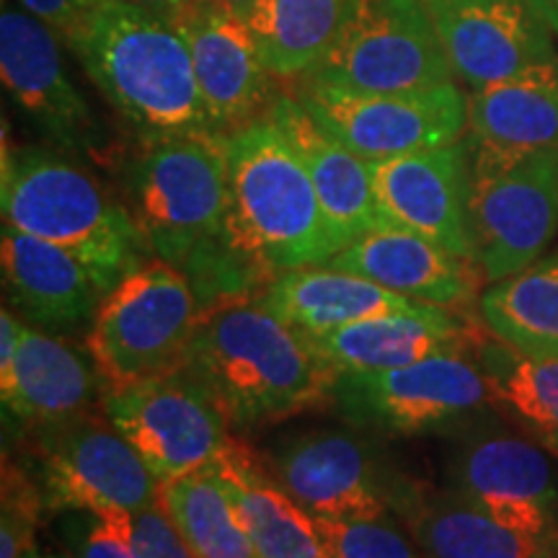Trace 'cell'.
<instances>
[{
	"label": "cell",
	"instance_id": "obj_1",
	"mask_svg": "<svg viewBox=\"0 0 558 558\" xmlns=\"http://www.w3.org/2000/svg\"><path fill=\"white\" fill-rule=\"evenodd\" d=\"M184 367L218 401L228 424L256 429L331 403L337 369L259 295L202 313Z\"/></svg>",
	"mask_w": 558,
	"mask_h": 558
},
{
	"label": "cell",
	"instance_id": "obj_2",
	"mask_svg": "<svg viewBox=\"0 0 558 558\" xmlns=\"http://www.w3.org/2000/svg\"><path fill=\"white\" fill-rule=\"evenodd\" d=\"M65 45L143 143L218 132L173 21L128 0H104Z\"/></svg>",
	"mask_w": 558,
	"mask_h": 558
},
{
	"label": "cell",
	"instance_id": "obj_3",
	"mask_svg": "<svg viewBox=\"0 0 558 558\" xmlns=\"http://www.w3.org/2000/svg\"><path fill=\"white\" fill-rule=\"evenodd\" d=\"M226 153V241L235 254L269 279L339 254L303 158L267 114L228 132Z\"/></svg>",
	"mask_w": 558,
	"mask_h": 558
},
{
	"label": "cell",
	"instance_id": "obj_4",
	"mask_svg": "<svg viewBox=\"0 0 558 558\" xmlns=\"http://www.w3.org/2000/svg\"><path fill=\"white\" fill-rule=\"evenodd\" d=\"M0 205L5 226L65 248L104 295L145 262L148 246L128 205L60 150L3 145Z\"/></svg>",
	"mask_w": 558,
	"mask_h": 558
},
{
	"label": "cell",
	"instance_id": "obj_5",
	"mask_svg": "<svg viewBox=\"0 0 558 558\" xmlns=\"http://www.w3.org/2000/svg\"><path fill=\"white\" fill-rule=\"evenodd\" d=\"M124 197L148 251L181 269L202 248L226 241V135L194 132L143 143L124 169Z\"/></svg>",
	"mask_w": 558,
	"mask_h": 558
},
{
	"label": "cell",
	"instance_id": "obj_6",
	"mask_svg": "<svg viewBox=\"0 0 558 558\" xmlns=\"http://www.w3.org/2000/svg\"><path fill=\"white\" fill-rule=\"evenodd\" d=\"M202 305L184 271L145 259L104 295L88 331L101 380L124 386L184 365Z\"/></svg>",
	"mask_w": 558,
	"mask_h": 558
},
{
	"label": "cell",
	"instance_id": "obj_7",
	"mask_svg": "<svg viewBox=\"0 0 558 558\" xmlns=\"http://www.w3.org/2000/svg\"><path fill=\"white\" fill-rule=\"evenodd\" d=\"M471 145L473 262L488 282L541 259L558 230V148Z\"/></svg>",
	"mask_w": 558,
	"mask_h": 558
},
{
	"label": "cell",
	"instance_id": "obj_8",
	"mask_svg": "<svg viewBox=\"0 0 558 558\" xmlns=\"http://www.w3.org/2000/svg\"><path fill=\"white\" fill-rule=\"evenodd\" d=\"M305 81L401 94L456 83V75L424 0H354L344 29Z\"/></svg>",
	"mask_w": 558,
	"mask_h": 558
},
{
	"label": "cell",
	"instance_id": "obj_9",
	"mask_svg": "<svg viewBox=\"0 0 558 558\" xmlns=\"http://www.w3.org/2000/svg\"><path fill=\"white\" fill-rule=\"evenodd\" d=\"M41 497L52 512H104L158 505L160 481L130 439L94 411L32 427Z\"/></svg>",
	"mask_w": 558,
	"mask_h": 558
},
{
	"label": "cell",
	"instance_id": "obj_10",
	"mask_svg": "<svg viewBox=\"0 0 558 558\" xmlns=\"http://www.w3.org/2000/svg\"><path fill=\"white\" fill-rule=\"evenodd\" d=\"M484 369L458 352L375 373H341L331 403L354 429L429 435L463 427L492 401Z\"/></svg>",
	"mask_w": 558,
	"mask_h": 558
},
{
	"label": "cell",
	"instance_id": "obj_11",
	"mask_svg": "<svg viewBox=\"0 0 558 558\" xmlns=\"http://www.w3.org/2000/svg\"><path fill=\"white\" fill-rule=\"evenodd\" d=\"M101 403L158 481L213 463L233 442L218 401L184 365L109 386Z\"/></svg>",
	"mask_w": 558,
	"mask_h": 558
},
{
	"label": "cell",
	"instance_id": "obj_12",
	"mask_svg": "<svg viewBox=\"0 0 558 558\" xmlns=\"http://www.w3.org/2000/svg\"><path fill=\"white\" fill-rule=\"evenodd\" d=\"M298 99L313 120L365 160L442 148L469 128V96L456 83L401 94H360L305 81Z\"/></svg>",
	"mask_w": 558,
	"mask_h": 558
},
{
	"label": "cell",
	"instance_id": "obj_13",
	"mask_svg": "<svg viewBox=\"0 0 558 558\" xmlns=\"http://www.w3.org/2000/svg\"><path fill=\"white\" fill-rule=\"evenodd\" d=\"M0 75L16 109L54 148L101 156L107 135L68 75L60 37L9 0L0 13Z\"/></svg>",
	"mask_w": 558,
	"mask_h": 558
},
{
	"label": "cell",
	"instance_id": "obj_14",
	"mask_svg": "<svg viewBox=\"0 0 558 558\" xmlns=\"http://www.w3.org/2000/svg\"><path fill=\"white\" fill-rule=\"evenodd\" d=\"M279 486L320 518H380L396 514L409 481L390 473L378 450L347 429H311L269 452Z\"/></svg>",
	"mask_w": 558,
	"mask_h": 558
},
{
	"label": "cell",
	"instance_id": "obj_15",
	"mask_svg": "<svg viewBox=\"0 0 558 558\" xmlns=\"http://www.w3.org/2000/svg\"><path fill=\"white\" fill-rule=\"evenodd\" d=\"M367 163L388 226L424 235L460 259L473 262L469 137Z\"/></svg>",
	"mask_w": 558,
	"mask_h": 558
},
{
	"label": "cell",
	"instance_id": "obj_16",
	"mask_svg": "<svg viewBox=\"0 0 558 558\" xmlns=\"http://www.w3.org/2000/svg\"><path fill=\"white\" fill-rule=\"evenodd\" d=\"M429 11L452 75L471 90L558 60L554 29L527 0H469Z\"/></svg>",
	"mask_w": 558,
	"mask_h": 558
},
{
	"label": "cell",
	"instance_id": "obj_17",
	"mask_svg": "<svg viewBox=\"0 0 558 558\" xmlns=\"http://www.w3.org/2000/svg\"><path fill=\"white\" fill-rule=\"evenodd\" d=\"M450 492L501 525L550 533L558 530V486L548 458L527 439L481 435L450 460Z\"/></svg>",
	"mask_w": 558,
	"mask_h": 558
},
{
	"label": "cell",
	"instance_id": "obj_18",
	"mask_svg": "<svg viewBox=\"0 0 558 558\" xmlns=\"http://www.w3.org/2000/svg\"><path fill=\"white\" fill-rule=\"evenodd\" d=\"M192 52L202 99L220 135L259 120L275 99L254 32L241 13L194 3L177 21Z\"/></svg>",
	"mask_w": 558,
	"mask_h": 558
},
{
	"label": "cell",
	"instance_id": "obj_19",
	"mask_svg": "<svg viewBox=\"0 0 558 558\" xmlns=\"http://www.w3.org/2000/svg\"><path fill=\"white\" fill-rule=\"evenodd\" d=\"M264 114L290 137L303 158L339 251L369 230L388 226L375 199L367 160L320 128L298 96L275 94Z\"/></svg>",
	"mask_w": 558,
	"mask_h": 558
},
{
	"label": "cell",
	"instance_id": "obj_20",
	"mask_svg": "<svg viewBox=\"0 0 558 558\" xmlns=\"http://www.w3.org/2000/svg\"><path fill=\"white\" fill-rule=\"evenodd\" d=\"M3 284L13 308L45 331H75L94 324L104 292L65 248L3 222Z\"/></svg>",
	"mask_w": 558,
	"mask_h": 558
},
{
	"label": "cell",
	"instance_id": "obj_21",
	"mask_svg": "<svg viewBox=\"0 0 558 558\" xmlns=\"http://www.w3.org/2000/svg\"><path fill=\"white\" fill-rule=\"evenodd\" d=\"M427 558H558V530L501 525L458 494L407 484L393 509Z\"/></svg>",
	"mask_w": 558,
	"mask_h": 558
},
{
	"label": "cell",
	"instance_id": "obj_22",
	"mask_svg": "<svg viewBox=\"0 0 558 558\" xmlns=\"http://www.w3.org/2000/svg\"><path fill=\"white\" fill-rule=\"evenodd\" d=\"M469 259L450 254L424 235L383 226L341 248L329 267L352 271L418 303L452 308L473 292ZM476 267V264H473Z\"/></svg>",
	"mask_w": 558,
	"mask_h": 558
},
{
	"label": "cell",
	"instance_id": "obj_23",
	"mask_svg": "<svg viewBox=\"0 0 558 558\" xmlns=\"http://www.w3.org/2000/svg\"><path fill=\"white\" fill-rule=\"evenodd\" d=\"M99 378L90 352L26 326L16 360L0 375L3 409L29 429L60 422L90 409Z\"/></svg>",
	"mask_w": 558,
	"mask_h": 558
},
{
	"label": "cell",
	"instance_id": "obj_24",
	"mask_svg": "<svg viewBox=\"0 0 558 558\" xmlns=\"http://www.w3.org/2000/svg\"><path fill=\"white\" fill-rule=\"evenodd\" d=\"M259 298L275 316L308 339H318L365 318L427 305L329 264L279 271L264 284Z\"/></svg>",
	"mask_w": 558,
	"mask_h": 558
},
{
	"label": "cell",
	"instance_id": "obj_25",
	"mask_svg": "<svg viewBox=\"0 0 558 558\" xmlns=\"http://www.w3.org/2000/svg\"><path fill=\"white\" fill-rule=\"evenodd\" d=\"M259 558H329L313 514L279 486L267 463L243 442L213 460Z\"/></svg>",
	"mask_w": 558,
	"mask_h": 558
},
{
	"label": "cell",
	"instance_id": "obj_26",
	"mask_svg": "<svg viewBox=\"0 0 558 558\" xmlns=\"http://www.w3.org/2000/svg\"><path fill=\"white\" fill-rule=\"evenodd\" d=\"M465 329L448 308L422 305L416 311L386 313L341 326L311 339L329 365L341 373H375L427 360L432 354L458 352Z\"/></svg>",
	"mask_w": 558,
	"mask_h": 558
},
{
	"label": "cell",
	"instance_id": "obj_27",
	"mask_svg": "<svg viewBox=\"0 0 558 558\" xmlns=\"http://www.w3.org/2000/svg\"><path fill=\"white\" fill-rule=\"evenodd\" d=\"M469 137L509 153L558 148V60L471 90Z\"/></svg>",
	"mask_w": 558,
	"mask_h": 558
},
{
	"label": "cell",
	"instance_id": "obj_28",
	"mask_svg": "<svg viewBox=\"0 0 558 558\" xmlns=\"http://www.w3.org/2000/svg\"><path fill=\"white\" fill-rule=\"evenodd\" d=\"M354 0H259L248 26L264 65L279 81L311 75L344 29Z\"/></svg>",
	"mask_w": 558,
	"mask_h": 558
},
{
	"label": "cell",
	"instance_id": "obj_29",
	"mask_svg": "<svg viewBox=\"0 0 558 558\" xmlns=\"http://www.w3.org/2000/svg\"><path fill=\"white\" fill-rule=\"evenodd\" d=\"M481 318L522 357L558 360V254L494 282L481 295Z\"/></svg>",
	"mask_w": 558,
	"mask_h": 558
},
{
	"label": "cell",
	"instance_id": "obj_30",
	"mask_svg": "<svg viewBox=\"0 0 558 558\" xmlns=\"http://www.w3.org/2000/svg\"><path fill=\"white\" fill-rule=\"evenodd\" d=\"M158 505L197 558H259L215 463L160 481Z\"/></svg>",
	"mask_w": 558,
	"mask_h": 558
},
{
	"label": "cell",
	"instance_id": "obj_31",
	"mask_svg": "<svg viewBox=\"0 0 558 558\" xmlns=\"http://www.w3.org/2000/svg\"><path fill=\"white\" fill-rule=\"evenodd\" d=\"M481 369L494 399L512 409L558 456V360L522 357L507 344L484 347Z\"/></svg>",
	"mask_w": 558,
	"mask_h": 558
},
{
	"label": "cell",
	"instance_id": "obj_32",
	"mask_svg": "<svg viewBox=\"0 0 558 558\" xmlns=\"http://www.w3.org/2000/svg\"><path fill=\"white\" fill-rule=\"evenodd\" d=\"M316 530L329 558H427L409 527L393 514L380 518H320Z\"/></svg>",
	"mask_w": 558,
	"mask_h": 558
},
{
	"label": "cell",
	"instance_id": "obj_33",
	"mask_svg": "<svg viewBox=\"0 0 558 558\" xmlns=\"http://www.w3.org/2000/svg\"><path fill=\"white\" fill-rule=\"evenodd\" d=\"M45 505L39 484L32 473L5 458L3 463V505H0V558H32L34 533Z\"/></svg>",
	"mask_w": 558,
	"mask_h": 558
},
{
	"label": "cell",
	"instance_id": "obj_34",
	"mask_svg": "<svg viewBox=\"0 0 558 558\" xmlns=\"http://www.w3.org/2000/svg\"><path fill=\"white\" fill-rule=\"evenodd\" d=\"M90 514L94 520L78 538V558H140L132 533V512L104 509Z\"/></svg>",
	"mask_w": 558,
	"mask_h": 558
},
{
	"label": "cell",
	"instance_id": "obj_35",
	"mask_svg": "<svg viewBox=\"0 0 558 558\" xmlns=\"http://www.w3.org/2000/svg\"><path fill=\"white\" fill-rule=\"evenodd\" d=\"M132 533L140 558H197L160 505L132 512Z\"/></svg>",
	"mask_w": 558,
	"mask_h": 558
},
{
	"label": "cell",
	"instance_id": "obj_36",
	"mask_svg": "<svg viewBox=\"0 0 558 558\" xmlns=\"http://www.w3.org/2000/svg\"><path fill=\"white\" fill-rule=\"evenodd\" d=\"M65 41L104 0H13Z\"/></svg>",
	"mask_w": 558,
	"mask_h": 558
},
{
	"label": "cell",
	"instance_id": "obj_37",
	"mask_svg": "<svg viewBox=\"0 0 558 558\" xmlns=\"http://www.w3.org/2000/svg\"><path fill=\"white\" fill-rule=\"evenodd\" d=\"M128 3H135V5H143V9H148L153 13H158V16L169 19L177 24V21L184 16L186 11L192 9L197 0H128Z\"/></svg>",
	"mask_w": 558,
	"mask_h": 558
},
{
	"label": "cell",
	"instance_id": "obj_38",
	"mask_svg": "<svg viewBox=\"0 0 558 558\" xmlns=\"http://www.w3.org/2000/svg\"><path fill=\"white\" fill-rule=\"evenodd\" d=\"M197 3L218 5V9H228L233 13H241L243 19H248V13L256 9V3H259V0H197Z\"/></svg>",
	"mask_w": 558,
	"mask_h": 558
},
{
	"label": "cell",
	"instance_id": "obj_39",
	"mask_svg": "<svg viewBox=\"0 0 558 558\" xmlns=\"http://www.w3.org/2000/svg\"><path fill=\"white\" fill-rule=\"evenodd\" d=\"M535 11L546 19V24L558 34V0H527Z\"/></svg>",
	"mask_w": 558,
	"mask_h": 558
},
{
	"label": "cell",
	"instance_id": "obj_40",
	"mask_svg": "<svg viewBox=\"0 0 558 558\" xmlns=\"http://www.w3.org/2000/svg\"><path fill=\"white\" fill-rule=\"evenodd\" d=\"M429 9H442V5H452V3H469V0H424Z\"/></svg>",
	"mask_w": 558,
	"mask_h": 558
}]
</instances>
